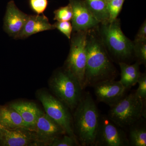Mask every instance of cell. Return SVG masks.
Segmentation results:
<instances>
[{
  "label": "cell",
  "instance_id": "cell-13",
  "mask_svg": "<svg viewBox=\"0 0 146 146\" xmlns=\"http://www.w3.org/2000/svg\"><path fill=\"white\" fill-rule=\"evenodd\" d=\"M29 16L20 10L13 1H10L7 4L4 18L5 31L15 39L23 29Z\"/></svg>",
  "mask_w": 146,
  "mask_h": 146
},
{
  "label": "cell",
  "instance_id": "cell-2",
  "mask_svg": "<svg viewBox=\"0 0 146 146\" xmlns=\"http://www.w3.org/2000/svg\"><path fill=\"white\" fill-rule=\"evenodd\" d=\"M72 117L74 133L80 145L94 146L100 115L89 93L82 95Z\"/></svg>",
  "mask_w": 146,
  "mask_h": 146
},
{
  "label": "cell",
  "instance_id": "cell-24",
  "mask_svg": "<svg viewBox=\"0 0 146 146\" xmlns=\"http://www.w3.org/2000/svg\"><path fill=\"white\" fill-rule=\"evenodd\" d=\"M55 29L70 39L73 32V27L70 21H57L54 24Z\"/></svg>",
  "mask_w": 146,
  "mask_h": 146
},
{
  "label": "cell",
  "instance_id": "cell-27",
  "mask_svg": "<svg viewBox=\"0 0 146 146\" xmlns=\"http://www.w3.org/2000/svg\"><path fill=\"white\" fill-rule=\"evenodd\" d=\"M146 41V21L143 22L139 29L133 42Z\"/></svg>",
  "mask_w": 146,
  "mask_h": 146
},
{
  "label": "cell",
  "instance_id": "cell-29",
  "mask_svg": "<svg viewBox=\"0 0 146 146\" xmlns=\"http://www.w3.org/2000/svg\"><path fill=\"white\" fill-rule=\"evenodd\" d=\"M0 131H1V126H0Z\"/></svg>",
  "mask_w": 146,
  "mask_h": 146
},
{
  "label": "cell",
  "instance_id": "cell-7",
  "mask_svg": "<svg viewBox=\"0 0 146 146\" xmlns=\"http://www.w3.org/2000/svg\"><path fill=\"white\" fill-rule=\"evenodd\" d=\"M36 96L44 107L45 113L62 127L66 134L76 138L70 109L46 90H38L36 92Z\"/></svg>",
  "mask_w": 146,
  "mask_h": 146
},
{
  "label": "cell",
  "instance_id": "cell-5",
  "mask_svg": "<svg viewBox=\"0 0 146 146\" xmlns=\"http://www.w3.org/2000/svg\"><path fill=\"white\" fill-rule=\"evenodd\" d=\"M145 103L135 92L131 93L110 107L108 117L122 128H129L146 118Z\"/></svg>",
  "mask_w": 146,
  "mask_h": 146
},
{
  "label": "cell",
  "instance_id": "cell-10",
  "mask_svg": "<svg viewBox=\"0 0 146 146\" xmlns=\"http://www.w3.org/2000/svg\"><path fill=\"white\" fill-rule=\"evenodd\" d=\"M98 101L104 103L110 107L119 101L125 96L127 90L119 81L115 80L98 82L93 86Z\"/></svg>",
  "mask_w": 146,
  "mask_h": 146
},
{
  "label": "cell",
  "instance_id": "cell-11",
  "mask_svg": "<svg viewBox=\"0 0 146 146\" xmlns=\"http://www.w3.org/2000/svg\"><path fill=\"white\" fill-rule=\"evenodd\" d=\"M73 11L72 24L73 32L88 31L98 26L95 19L86 6L84 0H69Z\"/></svg>",
  "mask_w": 146,
  "mask_h": 146
},
{
  "label": "cell",
  "instance_id": "cell-25",
  "mask_svg": "<svg viewBox=\"0 0 146 146\" xmlns=\"http://www.w3.org/2000/svg\"><path fill=\"white\" fill-rule=\"evenodd\" d=\"M30 5L37 15L44 14L48 4V0H30Z\"/></svg>",
  "mask_w": 146,
  "mask_h": 146
},
{
  "label": "cell",
  "instance_id": "cell-9",
  "mask_svg": "<svg viewBox=\"0 0 146 146\" xmlns=\"http://www.w3.org/2000/svg\"><path fill=\"white\" fill-rule=\"evenodd\" d=\"M33 131L39 145L49 146L56 138L66 134L59 125L42 110Z\"/></svg>",
  "mask_w": 146,
  "mask_h": 146
},
{
  "label": "cell",
  "instance_id": "cell-19",
  "mask_svg": "<svg viewBox=\"0 0 146 146\" xmlns=\"http://www.w3.org/2000/svg\"><path fill=\"white\" fill-rule=\"evenodd\" d=\"M139 121L129 127L130 129L128 140L129 145L146 146V127L145 125H140Z\"/></svg>",
  "mask_w": 146,
  "mask_h": 146
},
{
  "label": "cell",
  "instance_id": "cell-3",
  "mask_svg": "<svg viewBox=\"0 0 146 146\" xmlns=\"http://www.w3.org/2000/svg\"><path fill=\"white\" fill-rule=\"evenodd\" d=\"M100 24L98 30L108 52L119 63H126L133 57V42L123 32L119 19Z\"/></svg>",
  "mask_w": 146,
  "mask_h": 146
},
{
  "label": "cell",
  "instance_id": "cell-15",
  "mask_svg": "<svg viewBox=\"0 0 146 146\" xmlns=\"http://www.w3.org/2000/svg\"><path fill=\"white\" fill-rule=\"evenodd\" d=\"M9 106L19 113L28 129L33 131L41 111L36 104L31 102L21 101L12 103Z\"/></svg>",
  "mask_w": 146,
  "mask_h": 146
},
{
  "label": "cell",
  "instance_id": "cell-20",
  "mask_svg": "<svg viewBox=\"0 0 146 146\" xmlns=\"http://www.w3.org/2000/svg\"><path fill=\"white\" fill-rule=\"evenodd\" d=\"M133 54L140 64H146V41L133 42Z\"/></svg>",
  "mask_w": 146,
  "mask_h": 146
},
{
  "label": "cell",
  "instance_id": "cell-1",
  "mask_svg": "<svg viewBox=\"0 0 146 146\" xmlns=\"http://www.w3.org/2000/svg\"><path fill=\"white\" fill-rule=\"evenodd\" d=\"M98 27L87 32L84 88L100 82L115 80L117 75L116 68L103 43Z\"/></svg>",
  "mask_w": 146,
  "mask_h": 146
},
{
  "label": "cell",
  "instance_id": "cell-18",
  "mask_svg": "<svg viewBox=\"0 0 146 146\" xmlns=\"http://www.w3.org/2000/svg\"><path fill=\"white\" fill-rule=\"evenodd\" d=\"M86 6L100 24L104 23L109 20L107 3L105 0H84Z\"/></svg>",
  "mask_w": 146,
  "mask_h": 146
},
{
  "label": "cell",
  "instance_id": "cell-28",
  "mask_svg": "<svg viewBox=\"0 0 146 146\" xmlns=\"http://www.w3.org/2000/svg\"><path fill=\"white\" fill-rule=\"evenodd\" d=\"M105 1H106V3H108L110 2L112 0H105Z\"/></svg>",
  "mask_w": 146,
  "mask_h": 146
},
{
  "label": "cell",
  "instance_id": "cell-26",
  "mask_svg": "<svg viewBox=\"0 0 146 146\" xmlns=\"http://www.w3.org/2000/svg\"><path fill=\"white\" fill-rule=\"evenodd\" d=\"M137 83L138 87L135 91L136 95L145 102L146 100V74L145 73L141 74L138 78Z\"/></svg>",
  "mask_w": 146,
  "mask_h": 146
},
{
  "label": "cell",
  "instance_id": "cell-21",
  "mask_svg": "<svg viewBox=\"0 0 146 146\" xmlns=\"http://www.w3.org/2000/svg\"><path fill=\"white\" fill-rule=\"evenodd\" d=\"M54 20L57 21H70L73 17V11L70 3L54 11Z\"/></svg>",
  "mask_w": 146,
  "mask_h": 146
},
{
  "label": "cell",
  "instance_id": "cell-23",
  "mask_svg": "<svg viewBox=\"0 0 146 146\" xmlns=\"http://www.w3.org/2000/svg\"><path fill=\"white\" fill-rule=\"evenodd\" d=\"M50 146H80L76 138L64 134L62 137L56 138L52 141Z\"/></svg>",
  "mask_w": 146,
  "mask_h": 146
},
{
  "label": "cell",
  "instance_id": "cell-14",
  "mask_svg": "<svg viewBox=\"0 0 146 146\" xmlns=\"http://www.w3.org/2000/svg\"><path fill=\"white\" fill-rule=\"evenodd\" d=\"M55 29L54 25L51 24L48 18L44 14L29 15L23 29L14 39H26L38 33Z\"/></svg>",
  "mask_w": 146,
  "mask_h": 146
},
{
  "label": "cell",
  "instance_id": "cell-16",
  "mask_svg": "<svg viewBox=\"0 0 146 146\" xmlns=\"http://www.w3.org/2000/svg\"><path fill=\"white\" fill-rule=\"evenodd\" d=\"M0 126L8 129H28L21 115L9 106L0 107Z\"/></svg>",
  "mask_w": 146,
  "mask_h": 146
},
{
  "label": "cell",
  "instance_id": "cell-8",
  "mask_svg": "<svg viewBox=\"0 0 146 146\" xmlns=\"http://www.w3.org/2000/svg\"><path fill=\"white\" fill-rule=\"evenodd\" d=\"M128 138L122 128L106 116L100 115L94 146H127Z\"/></svg>",
  "mask_w": 146,
  "mask_h": 146
},
{
  "label": "cell",
  "instance_id": "cell-4",
  "mask_svg": "<svg viewBox=\"0 0 146 146\" xmlns=\"http://www.w3.org/2000/svg\"><path fill=\"white\" fill-rule=\"evenodd\" d=\"M49 86L56 97L71 110H74L83 95L78 80L64 67L54 72Z\"/></svg>",
  "mask_w": 146,
  "mask_h": 146
},
{
  "label": "cell",
  "instance_id": "cell-6",
  "mask_svg": "<svg viewBox=\"0 0 146 146\" xmlns=\"http://www.w3.org/2000/svg\"><path fill=\"white\" fill-rule=\"evenodd\" d=\"M88 31L73 32L70 48L64 68L77 78L82 89H84L86 54V38Z\"/></svg>",
  "mask_w": 146,
  "mask_h": 146
},
{
  "label": "cell",
  "instance_id": "cell-22",
  "mask_svg": "<svg viewBox=\"0 0 146 146\" xmlns=\"http://www.w3.org/2000/svg\"><path fill=\"white\" fill-rule=\"evenodd\" d=\"M125 0H112L107 3V9L109 13V21H112L117 18L122 8Z\"/></svg>",
  "mask_w": 146,
  "mask_h": 146
},
{
  "label": "cell",
  "instance_id": "cell-12",
  "mask_svg": "<svg viewBox=\"0 0 146 146\" xmlns=\"http://www.w3.org/2000/svg\"><path fill=\"white\" fill-rule=\"evenodd\" d=\"M0 145L28 146L39 145L33 131L26 129H8L1 126Z\"/></svg>",
  "mask_w": 146,
  "mask_h": 146
},
{
  "label": "cell",
  "instance_id": "cell-17",
  "mask_svg": "<svg viewBox=\"0 0 146 146\" xmlns=\"http://www.w3.org/2000/svg\"><path fill=\"white\" fill-rule=\"evenodd\" d=\"M121 70V79L119 80L127 89H130L137 83L141 73L138 62L129 65L125 62H119Z\"/></svg>",
  "mask_w": 146,
  "mask_h": 146
}]
</instances>
